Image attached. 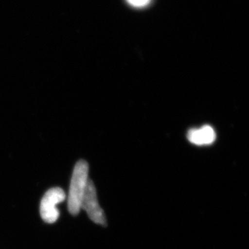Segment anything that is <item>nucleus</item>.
<instances>
[{"label":"nucleus","instance_id":"nucleus-4","mask_svg":"<svg viewBox=\"0 0 249 249\" xmlns=\"http://www.w3.org/2000/svg\"><path fill=\"white\" fill-rule=\"evenodd\" d=\"M187 138L195 145H210L215 141L216 134L211 126L204 125L199 128L190 129L187 134Z\"/></svg>","mask_w":249,"mask_h":249},{"label":"nucleus","instance_id":"nucleus-5","mask_svg":"<svg viewBox=\"0 0 249 249\" xmlns=\"http://www.w3.org/2000/svg\"><path fill=\"white\" fill-rule=\"evenodd\" d=\"M150 1V0H127L129 4L136 7H142L146 6Z\"/></svg>","mask_w":249,"mask_h":249},{"label":"nucleus","instance_id":"nucleus-2","mask_svg":"<svg viewBox=\"0 0 249 249\" xmlns=\"http://www.w3.org/2000/svg\"><path fill=\"white\" fill-rule=\"evenodd\" d=\"M65 198L66 195L60 188H51L45 193L40 207L41 217L45 222L53 224L58 220L60 213L56 206L65 201Z\"/></svg>","mask_w":249,"mask_h":249},{"label":"nucleus","instance_id":"nucleus-3","mask_svg":"<svg viewBox=\"0 0 249 249\" xmlns=\"http://www.w3.org/2000/svg\"><path fill=\"white\" fill-rule=\"evenodd\" d=\"M82 209L86 211L93 222L100 225H106V215L98 203L96 188L92 181L89 179L82 200Z\"/></svg>","mask_w":249,"mask_h":249},{"label":"nucleus","instance_id":"nucleus-1","mask_svg":"<svg viewBox=\"0 0 249 249\" xmlns=\"http://www.w3.org/2000/svg\"><path fill=\"white\" fill-rule=\"evenodd\" d=\"M88 174V163L85 160L77 162L72 174L68 196V209L73 215L79 213L81 210L82 200L89 181Z\"/></svg>","mask_w":249,"mask_h":249}]
</instances>
